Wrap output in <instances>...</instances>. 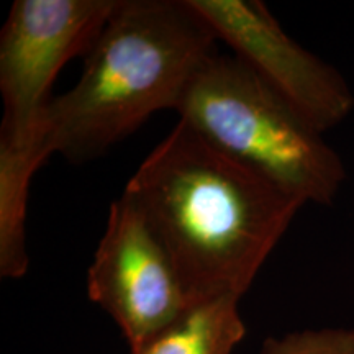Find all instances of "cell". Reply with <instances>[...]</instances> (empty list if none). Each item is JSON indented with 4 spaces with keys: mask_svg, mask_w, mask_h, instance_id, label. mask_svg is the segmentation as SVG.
I'll use <instances>...</instances> for the list:
<instances>
[{
    "mask_svg": "<svg viewBox=\"0 0 354 354\" xmlns=\"http://www.w3.org/2000/svg\"><path fill=\"white\" fill-rule=\"evenodd\" d=\"M122 196L171 256L190 304L241 299L304 207L183 120Z\"/></svg>",
    "mask_w": 354,
    "mask_h": 354,
    "instance_id": "6da1fadb",
    "label": "cell"
},
{
    "mask_svg": "<svg viewBox=\"0 0 354 354\" xmlns=\"http://www.w3.org/2000/svg\"><path fill=\"white\" fill-rule=\"evenodd\" d=\"M215 41L185 0H120L86 55L81 79L44 110L43 148L87 161L151 115L176 110Z\"/></svg>",
    "mask_w": 354,
    "mask_h": 354,
    "instance_id": "7a4b0ae2",
    "label": "cell"
},
{
    "mask_svg": "<svg viewBox=\"0 0 354 354\" xmlns=\"http://www.w3.org/2000/svg\"><path fill=\"white\" fill-rule=\"evenodd\" d=\"M176 112L198 135L304 205H331L346 167L322 133L234 56L210 55Z\"/></svg>",
    "mask_w": 354,
    "mask_h": 354,
    "instance_id": "3957f363",
    "label": "cell"
},
{
    "mask_svg": "<svg viewBox=\"0 0 354 354\" xmlns=\"http://www.w3.org/2000/svg\"><path fill=\"white\" fill-rule=\"evenodd\" d=\"M118 3L120 0L13 2L0 35V145L43 148L41 122L53 100V82L69 59L91 51Z\"/></svg>",
    "mask_w": 354,
    "mask_h": 354,
    "instance_id": "277c9868",
    "label": "cell"
},
{
    "mask_svg": "<svg viewBox=\"0 0 354 354\" xmlns=\"http://www.w3.org/2000/svg\"><path fill=\"white\" fill-rule=\"evenodd\" d=\"M251 73L326 133L354 110V92L338 69L294 41L261 0H185Z\"/></svg>",
    "mask_w": 354,
    "mask_h": 354,
    "instance_id": "5b68a950",
    "label": "cell"
},
{
    "mask_svg": "<svg viewBox=\"0 0 354 354\" xmlns=\"http://www.w3.org/2000/svg\"><path fill=\"white\" fill-rule=\"evenodd\" d=\"M87 295L135 346L190 305L171 256L125 197L112 202L87 271Z\"/></svg>",
    "mask_w": 354,
    "mask_h": 354,
    "instance_id": "8992f818",
    "label": "cell"
},
{
    "mask_svg": "<svg viewBox=\"0 0 354 354\" xmlns=\"http://www.w3.org/2000/svg\"><path fill=\"white\" fill-rule=\"evenodd\" d=\"M238 302L216 297L190 304L171 323L131 346V354H232L246 336Z\"/></svg>",
    "mask_w": 354,
    "mask_h": 354,
    "instance_id": "52a82bcc",
    "label": "cell"
},
{
    "mask_svg": "<svg viewBox=\"0 0 354 354\" xmlns=\"http://www.w3.org/2000/svg\"><path fill=\"white\" fill-rule=\"evenodd\" d=\"M50 158L39 146L10 148L0 145V276L20 279L28 271L25 220L30 184Z\"/></svg>",
    "mask_w": 354,
    "mask_h": 354,
    "instance_id": "ba28073f",
    "label": "cell"
},
{
    "mask_svg": "<svg viewBox=\"0 0 354 354\" xmlns=\"http://www.w3.org/2000/svg\"><path fill=\"white\" fill-rule=\"evenodd\" d=\"M259 354H354V330H302L266 338Z\"/></svg>",
    "mask_w": 354,
    "mask_h": 354,
    "instance_id": "9c48e42d",
    "label": "cell"
}]
</instances>
